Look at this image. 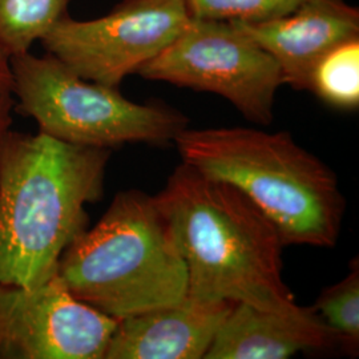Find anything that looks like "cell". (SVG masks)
Returning <instances> with one entry per match:
<instances>
[{"label": "cell", "instance_id": "11", "mask_svg": "<svg viewBox=\"0 0 359 359\" xmlns=\"http://www.w3.org/2000/svg\"><path fill=\"white\" fill-rule=\"evenodd\" d=\"M341 342L313 308L238 302L221 322L205 359H285Z\"/></svg>", "mask_w": 359, "mask_h": 359}, {"label": "cell", "instance_id": "2", "mask_svg": "<svg viewBox=\"0 0 359 359\" xmlns=\"http://www.w3.org/2000/svg\"><path fill=\"white\" fill-rule=\"evenodd\" d=\"M154 198L184 258L188 294L261 309L295 304L283 238L244 193L182 163Z\"/></svg>", "mask_w": 359, "mask_h": 359}, {"label": "cell", "instance_id": "13", "mask_svg": "<svg viewBox=\"0 0 359 359\" xmlns=\"http://www.w3.org/2000/svg\"><path fill=\"white\" fill-rule=\"evenodd\" d=\"M325 103L341 109L359 104V39L326 53L316 65L310 88Z\"/></svg>", "mask_w": 359, "mask_h": 359}, {"label": "cell", "instance_id": "1", "mask_svg": "<svg viewBox=\"0 0 359 359\" xmlns=\"http://www.w3.org/2000/svg\"><path fill=\"white\" fill-rule=\"evenodd\" d=\"M111 149L10 129L0 139V283L38 286L57 274L67 248L103 196Z\"/></svg>", "mask_w": 359, "mask_h": 359}, {"label": "cell", "instance_id": "7", "mask_svg": "<svg viewBox=\"0 0 359 359\" xmlns=\"http://www.w3.org/2000/svg\"><path fill=\"white\" fill-rule=\"evenodd\" d=\"M191 19L184 0H124L93 20L67 13L39 43L79 76L118 87L165 50Z\"/></svg>", "mask_w": 359, "mask_h": 359}, {"label": "cell", "instance_id": "6", "mask_svg": "<svg viewBox=\"0 0 359 359\" xmlns=\"http://www.w3.org/2000/svg\"><path fill=\"white\" fill-rule=\"evenodd\" d=\"M137 75L216 93L259 126L273 121L276 93L283 84L277 62L234 23L198 18Z\"/></svg>", "mask_w": 359, "mask_h": 359}, {"label": "cell", "instance_id": "16", "mask_svg": "<svg viewBox=\"0 0 359 359\" xmlns=\"http://www.w3.org/2000/svg\"><path fill=\"white\" fill-rule=\"evenodd\" d=\"M13 111L15 96L10 57L0 51V139L11 129Z\"/></svg>", "mask_w": 359, "mask_h": 359}, {"label": "cell", "instance_id": "14", "mask_svg": "<svg viewBox=\"0 0 359 359\" xmlns=\"http://www.w3.org/2000/svg\"><path fill=\"white\" fill-rule=\"evenodd\" d=\"M313 310L320 316L347 347L359 345V266L353 262L344 280L326 289Z\"/></svg>", "mask_w": 359, "mask_h": 359}, {"label": "cell", "instance_id": "12", "mask_svg": "<svg viewBox=\"0 0 359 359\" xmlns=\"http://www.w3.org/2000/svg\"><path fill=\"white\" fill-rule=\"evenodd\" d=\"M71 0H0V51L8 57L31 50L67 15Z\"/></svg>", "mask_w": 359, "mask_h": 359}, {"label": "cell", "instance_id": "3", "mask_svg": "<svg viewBox=\"0 0 359 359\" xmlns=\"http://www.w3.org/2000/svg\"><path fill=\"white\" fill-rule=\"evenodd\" d=\"M173 142L184 164L244 193L285 246L337 244L345 215L337 176L289 132L187 127Z\"/></svg>", "mask_w": 359, "mask_h": 359}, {"label": "cell", "instance_id": "5", "mask_svg": "<svg viewBox=\"0 0 359 359\" xmlns=\"http://www.w3.org/2000/svg\"><path fill=\"white\" fill-rule=\"evenodd\" d=\"M15 111L36 121L39 132L87 148L130 142L167 144L188 118L163 104L130 102L118 87L79 76L51 53L10 57Z\"/></svg>", "mask_w": 359, "mask_h": 359}, {"label": "cell", "instance_id": "15", "mask_svg": "<svg viewBox=\"0 0 359 359\" xmlns=\"http://www.w3.org/2000/svg\"><path fill=\"white\" fill-rule=\"evenodd\" d=\"M192 18L258 23L292 13L305 0H184Z\"/></svg>", "mask_w": 359, "mask_h": 359}, {"label": "cell", "instance_id": "9", "mask_svg": "<svg viewBox=\"0 0 359 359\" xmlns=\"http://www.w3.org/2000/svg\"><path fill=\"white\" fill-rule=\"evenodd\" d=\"M277 62L283 84L309 90L322 57L347 41L359 39V13L345 0H305L280 18L244 23L231 22Z\"/></svg>", "mask_w": 359, "mask_h": 359}, {"label": "cell", "instance_id": "8", "mask_svg": "<svg viewBox=\"0 0 359 359\" xmlns=\"http://www.w3.org/2000/svg\"><path fill=\"white\" fill-rule=\"evenodd\" d=\"M116 325L57 274L38 286L0 283V359H104Z\"/></svg>", "mask_w": 359, "mask_h": 359}, {"label": "cell", "instance_id": "10", "mask_svg": "<svg viewBox=\"0 0 359 359\" xmlns=\"http://www.w3.org/2000/svg\"><path fill=\"white\" fill-rule=\"evenodd\" d=\"M187 294L181 301L117 321L104 359H201L233 308Z\"/></svg>", "mask_w": 359, "mask_h": 359}, {"label": "cell", "instance_id": "4", "mask_svg": "<svg viewBox=\"0 0 359 359\" xmlns=\"http://www.w3.org/2000/svg\"><path fill=\"white\" fill-rule=\"evenodd\" d=\"M67 289L116 321L173 305L188 273L154 196L117 193L99 222L80 233L57 266Z\"/></svg>", "mask_w": 359, "mask_h": 359}]
</instances>
